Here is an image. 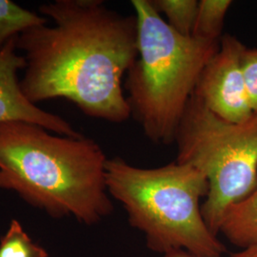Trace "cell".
Wrapping results in <instances>:
<instances>
[{"label":"cell","mask_w":257,"mask_h":257,"mask_svg":"<svg viewBox=\"0 0 257 257\" xmlns=\"http://www.w3.org/2000/svg\"><path fill=\"white\" fill-rule=\"evenodd\" d=\"M54 21L32 28L17 40L26 66L20 79L37 105L64 98L84 114L111 123L132 115L122 79L138 56V20L101 0H55L39 7Z\"/></svg>","instance_id":"cell-1"},{"label":"cell","mask_w":257,"mask_h":257,"mask_svg":"<svg viewBox=\"0 0 257 257\" xmlns=\"http://www.w3.org/2000/svg\"><path fill=\"white\" fill-rule=\"evenodd\" d=\"M107 160L101 146L83 135L59 136L26 121L0 123V190L53 218L73 216L92 226L110 215Z\"/></svg>","instance_id":"cell-2"},{"label":"cell","mask_w":257,"mask_h":257,"mask_svg":"<svg viewBox=\"0 0 257 257\" xmlns=\"http://www.w3.org/2000/svg\"><path fill=\"white\" fill-rule=\"evenodd\" d=\"M105 171L110 197L123 206L128 224L144 234L151 250L225 254L227 248L203 218L201 199L208 195L209 182L197 169L176 161L143 169L113 157L108 158Z\"/></svg>","instance_id":"cell-3"},{"label":"cell","mask_w":257,"mask_h":257,"mask_svg":"<svg viewBox=\"0 0 257 257\" xmlns=\"http://www.w3.org/2000/svg\"><path fill=\"white\" fill-rule=\"evenodd\" d=\"M138 56L125 88L132 114L152 142L170 145L205 66L219 41L185 37L170 27L152 0H133Z\"/></svg>","instance_id":"cell-4"},{"label":"cell","mask_w":257,"mask_h":257,"mask_svg":"<svg viewBox=\"0 0 257 257\" xmlns=\"http://www.w3.org/2000/svg\"><path fill=\"white\" fill-rule=\"evenodd\" d=\"M176 162L206 176L203 218L217 235L230 208L257 189V111L232 123L211 112L193 93L175 135Z\"/></svg>","instance_id":"cell-5"},{"label":"cell","mask_w":257,"mask_h":257,"mask_svg":"<svg viewBox=\"0 0 257 257\" xmlns=\"http://www.w3.org/2000/svg\"><path fill=\"white\" fill-rule=\"evenodd\" d=\"M244 48L237 37L223 35L193 92L211 112L232 123L244 122L253 114L241 67Z\"/></svg>","instance_id":"cell-6"},{"label":"cell","mask_w":257,"mask_h":257,"mask_svg":"<svg viewBox=\"0 0 257 257\" xmlns=\"http://www.w3.org/2000/svg\"><path fill=\"white\" fill-rule=\"evenodd\" d=\"M18 37L11 40L0 53V123L26 121L65 137L82 136L63 117L49 112L32 103L20 87L19 71L24 70L26 60L19 53Z\"/></svg>","instance_id":"cell-7"},{"label":"cell","mask_w":257,"mask_h":257,"mask_svg":"<svg viewBox=\"0 0 257 257\" xmlns=\"http://www.w3.org/2000/svg\"><path fill=\"white\" fill-rule=\"evenodd\" d=\"M231 244L244 248L257 242V189L246 199L232 206L219 233Z\"/></svg>","instance_id":"cell-8"},{"label":"cell","mask_w":257,"mask_h":257,"mask_svg":"<svg viewBox=\"0 0 257 257\" xmlns=\"http://www.w3.org/2000/svg\"><path fill=\"white\" fill-rule=\"evenodd\" d=\"M47 23L48 19L37 13L24 9L11 0H0V53L11 40Z\"/></svg>","instance_id":"cell-9"},{"label":"cell","mask_w":257,"mask_h":257,"mask_svg":"<svg viewBox=\"0 0 257 257\" xmlns=\"http://www.w3.org/2000/svg\"><path fill=\"white\" fill-rule=\"evenodd\" d=\"M230 0H200L192 36L199 39L219 41Z\"/></svg>","instance_id":"cell-10"},{"label":"cell","mask_w":257,"mask_h":257,"mask_svg":"<svg viewBox=\"0 0 257 257\" xmlns=\"http://www.w3.org/2000/svg\"><path fill=\"white\" fill-rule=\"evenodd\" d=\"M0 257H49V252L28 234L19 220L12 219L0 237Z\"/></svg>","instance_id":"cell-11"},{"label":"cell","mask_w":257,"mask_h":257,"mask_svg":"<svg viewBox=\"0 0 257 257\" xmlns=\"http://www.w3.org/2000/svg\"><path fill=\"white\" fill-rule=\"evenodd\" d=\"M156 11L178 34L191 37L198 9L197 0H152Z\"/></svg>","instance_id":"cell-12"},{"label":"cell","mask_w":257,"mask_h":257,"mask_svg":"<svg viewBox=\"0 0 257 257\" xmlns=\"http://www.w3.org/2000/svg\"><path fill=\"white\" fill-rule=\"evenodd\" d=\"M241 67L250 107L257 111V49L245 46L241 55Z\"/></svg>","instance_id":"cell-13"},{"label":"cell","mask_w":257,"mask_h":257,"mask_svg":"<svg viewBox=\"0 0 257 257\" xmlns=\"http://www.w3.org/2000/svg\"><path fill=\"white\" fill-rule=\"evenodd\" d=\"M230 257H257V242L246 248H241L237 252L232 253Z\"/></svg>","instance_id":"cell-14"},{"label":"cell","mask_w":257,"mask_h":257,"mask_svg":"<svg viewBox=\"0 0 257 257\" xmlns=\"http://www.w3.org/2000/svg\"><path fill=\"white\" fill-rule=\"evenodd\" d=\"M162 257H201L199 255H196L191 251L185 250V249H175L168 251L163 254Z\"/></svg>","instance_id":"cell-15"}]
</instances>
